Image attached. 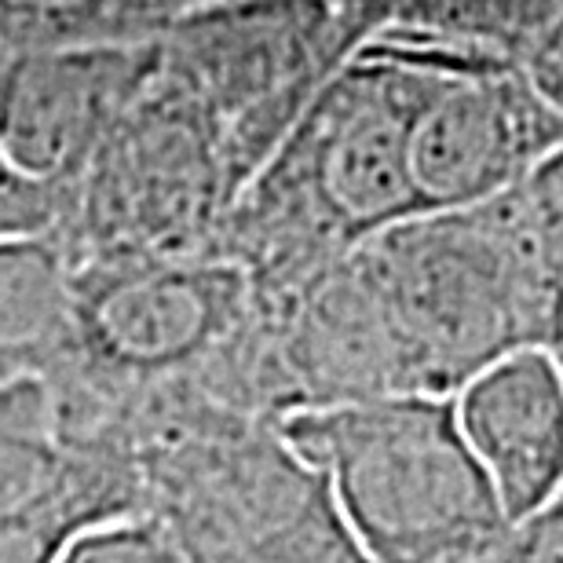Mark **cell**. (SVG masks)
<instances>
[{
  "mask_svg": "<svg viewBox=\"0 0 563 563\" xmlns=\"http://www.w3.org/2000/svg\"><path fill=\"white\" fill-rule=\"evenodd\" d=\"M352 253L385 303L410 391L454 396L516 347H560L563 228L523 184L410 217Z\"/></svg>",
  "mask_w": 563,
  "mask_h": 563,
  "instance_id": "cell-1",
  "label": "cell"
},
{
  "mask_svg": "<svg viewBox=\"0 0 563 563\" xmlns=\"http://www.w3.org/2000/svg\"><path fill=\"white\" fill-rule=\"evenodd\" d=\"M146 516L190 563H369L322 472L275 421L173 380L129 399Z\"/></svg>",
  "mask_w": 563,
  "mask_h": 563,
  "instance_id": "cell-2",
  "label": "cell"
},
{
  "mask_svg": "<svg viewBox=\"0 0 563 563\" xmlns=\"http://www.w3.org/2000/svg\"><path fill=\"white\" fill-rule=\"evenodd\" d=\"M275 424L322 472L369 563H487L512 531L450 396L399 391Z\"/></svg>",
  "mask_w": 563,
  "mask_h": 563,
  "instance_id": "cell-3",
  "label": "cell"
},
{
  "mask_svg": "<svg viewBox=\"0 0 563 563\" xmlns=\"http://www.w3.org/2000/svg\"><path fill=\"white\" fill-rule=\"evenodd\" d=\"M231 201L234 184L217 125L154 70L88 162L74 212L55 242L66 264L212 256Z\"/></svg>",
  "mask_w": 563,
  "mask_h": 563,
  "instance_id": "cell-4",
  "label": "cell"
},
{
  "mask_svg": "<svg viewBox=\"0 0 563 563\" xmlns=\"http://www.w3.org/2000/svg\"><path fill=\"white\" fill-rule=\"evenodd\" d=\"M70 267L66 377L110 402L198 380L253 311V286L220 256H136Z\"/></svg>",
  "mask_w": 563,
  "mask_h": 563,
  "instance_id": "cell-5",
  "label": "cell"
},
{
  "mask_svg": "<svg viewBox=\"0 0 563 563\" xmlns=\"http://www.w3.org/2000/svg\"><path fill=\"white\" fill-rule=\"evenodd\" d=\"M162 44L0 52V146L37 184L77 201L88 162L143 96Z\"/></svg>",
  "mask_w": 563,
  "mask_h": 563,
  "instance_id": "cell-6",
  "label": "cell"
},
{
  "mask_svg": "<svg viewBox=\"0 0 563 563\" xmlns=\"http://www.w3.org/2000/svg\"><path fill=\"white\" fill-rule=\"evenodd\" d=\"M563 146V114L516 66L450 74L428 96L410 136L424 212L472 209L520 187Z\"/></svg>",
  "mask_w": 563,
  "mask_h": 563,
  "instance_id": "cell-7",
  "label": "cell"
},
{
  "mask_svg": "<svg viewBox=\"0 0 563 563\" xmlns=\"http://www.w3.org/2000/svg\"><path fill=\"white\" fill-rule=\"evenodd\" d=\"M450 399L461 435L512 523L556 498L563 490V358L556 347H516L472 374Z\"/></svg>",
  "mask_w": 563,
  "mask_h": 563,
  "instance_id": "cell-8",
  "label": "cell"
},
{
  "mask_svg": "<svg viewBox=\"0 0 563 563\" xmlns=\"http://www.w3.org/2000/svg\"><path fill=\"white\" fill-rule=\"evenodd\" d=\"M132 516H146V494L129 443H63L55 487L0 520V563H59L85 531Z\"/></svg>",
  "mask_w": 563,
  "mask_h": 563,
  "instance_id": "cell-9",
  "label": "cell"
},
{
  "mask_svg": "<svg viewBox=\"0 0 563 563\" xmlns=\"http://www.w3.org/2000/svg\"><path fill=\"white\" fill-rule=\"evenodd\" d=\"M187 0H0V52H52L162 37Z\"/></svg>",
  "mask_w": 563,
  "mask_h": 563,
  "instance_id": "cell-10",
  "label": "cell"
},
{
  "mask_svg": "<svg viewBox=\"0 0 563 563\" xmlns=\"http://www.w3.org/2000/svg\"><path fill=\"white\" fill-rule=\"evenodd\" d=\"M560 19L563 0H407L388 30L520 66Z\"/></svg>",
  "mask_w": 563,
  "mask_h": 563,
  "instance_id": "cell-11",
  "label": "cell"
},
{
  "mask_svg": "<svg viewBox=\"0 0 563 563\" xmlns=\"http://www.w3.org/2000/svg\"><path fill=\"white\" fill-rule=\"evenodd\" d=\"M63 443L55 424L48 377H19L0 385V520L55 487Z\"/></svg>",
  "mask_w": 563,
  "mask_h": 563,
  "instance_id": "cell-12",
  "label": "cell"
},
{
  "mask_svg": "<svg viewBox=\"0 0 563 563\" xmlns=\"http://www.w3.org/2000/svg\"><path fill=\"white\" fill-rule=\"evenodd\" d=\"M74 198L30 179L0 146V242L55 239L70 220Z\"/></svg>",
  "mask_w": 563,
  "mask_h": 563,
  "instance_id": "cell-13",
  "label": "cell"
},
{
  "mask_svg": "<svg viewBox=\"0 0 563 563\" xmlns=\"http://www.w3.org/2000/svg\"><path fill=\"white\" fill-rule=\"evenodd\" d=\"M59 563H190L151 516H132L85 531Z\"/></svg>",
  "mask_w": 563,
  "mask_h": 563,
  "instance_id": "cell-14",
  "label": "cell"
},
{
  "mask_svg": "<svg viewBox=\"0 0 563 563\" xmlns=\"http://www.w3.org/2000/svg\"><path fill=\"white\" fill-rule=\"evenodd\" d=\"M487 563H563V490L527 520L512 523Z\"/></svg>",
  "mask_w": 563,
  "mask_h": 563,
  "instance_id": "cell-15",
  "label": "cell"
},
{
  "mask_svg": "<svg viewBox=\"0 0 563 563\" xmlns=\"http://www.w3.org/2000/svg\"><path fill=\"white\" fill-rule=\"evenodd\" d=\"M516 70L531 81V88L545 103H553L563 114V19L523 55Z\"/></svg>",
  "mask_w": 563,
  "mask_h": 563,
  "instance_id": "cell-16",
  "label": "cell"
},
{
  "mask_svg": "<svg viewBox=\"0 0 563 563\" xmlns=\"http://www.w3.org/2000/svg\"><path fill=\"white\" fill-rule=\"evenodd\" d=\"M402 4H407V0H336L344 22L355 30V37L363 44L374 41L380 30H388L402 11Z\"/></svg>",
  "mask_w": 563,
  "mask_h": 563,
  "instance_id": "cell-17",
  "label": "cell"
},
{
  "mask_svg": "<svg viewBox=\"0 0 563 563\" xmlns=\"http://www.w3.org/2000/svg\"><path fill=\"white\" fill-rule=\"evenodd\" d=\"M523 187L531 190V198L563 228V146H556V151L523 179Z\"/></svg>",
  "mask_w": 563,
  "mask_h": 563,
  "instance_id": "cell-18",
  "label": "cell"
},
{
  "mask_svg": "<svg viewBox=\"0 0 563 563\" xmlns=\"http://www.w3.org/2000/svg\"><path fill=\"white\" fill-rule=\"evenodd\" d=\"M556 355L563 358V322H560V347H556Z\"/></svg>",
  "mask_w": 563,
  "mask_h": 563,
  "instance_id": "cell-19",
  "label": "cell"
}]
</instances>
